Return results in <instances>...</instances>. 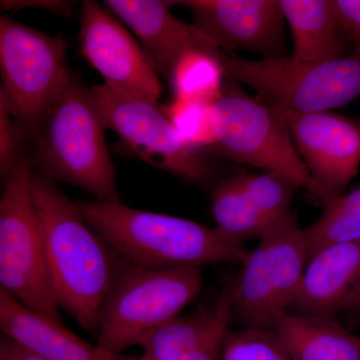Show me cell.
Listing matches in <instances>:
<instances>
[{"label":"cell","instance_id":"9c48e42d","mask_svg":"<svg viewBox=\"0 0 360 360\" xmlns=\"http://www.w3.org/2000/svg\"><path fill=\"white\" fill-rule=\"evenodd\" d=\"M91 89L106 129L132 155L194 186L212 189L217 184L210 163L184 141L158 103L106 84Z\"/></svg>","mask_w":360,"mask_h":360},{"label":"cell","instance_id":"484cf974","mask_svg":"<svg viewBox=\"0 0 360 360\" xmlns=\"http://www.w3.org/2000/svg\"><path fill=\"white\" fill-rule=\"evenodd\" d=\"M333 4L352 42L360 44V0H333Z\"/></svg>","mask_w":360,"mask_h":360},{"label":"cell","instance_id":"83f0119b","mask_svg":"<svg viewBox=\"0 0 360 360\" xmlns=\"http://www.w3.org/2000/svg\"><path fill=\"white\" fill-rule=\"evenodd\" d=\"M224 340L214 341L205 347L196 348L191 352H184L167 357H148L141 355L137 360H219L221 359L222 345Z\"/></svg>","mask_w":360,"mask_h":360},{"label":"cell","instance_id":"4fadbf2b","mask_svg":"<svg viewBox=\"0 0 360 360\" xmlns=\"http://www.w3.org/2000/svg\"><path fill=\"white\" fill-rule=\"evenodd\" d=\"M193 25L219 49L284 58L286 41L279 0H186Z\"/></svg>","mask_w":360,"mask_h":360},{"label":"cell","instance_id":"8992f818","mask_svg":"<svg viewBox=\"0 0 360 360\" xmlns=\"http://www.w3.org/2000/svg\"><path fill=\"white\" fill-rule=\"evenodd\" d=\"M307 251L295 212L288 213L260 238L232 283V319L243 328L274 330L300 290Z\"/></svg>","mask_w":360,"mask_h":360},{"label":"cell","instance_id":"1f68e13d","mask_svg":"<svg viewBox=\"0 0 360 360\" xmlns=\"http://www.w3.org/2000/svg\"><path fill=\"white\" fill-rule=\"evenodd\" d=\"M359 123H360V122H359Z\"/></svg>","mask_w":360,"mask_h":360},{"label":"cell","instance_id":"5bb4252c","mask_svg":"<svg viewBox=\"0 0 360 360\" xmlns=\"http://www.w3.org/2000/svg\"><path fill=\"white\" fill-rule=\"evenodd\" d=\"M103 6L134 33L158 75L169 80L180 59L193 51L222 54L194 25L179 20L169 2L160 0H105Z\"/></svg>","mask_w":360,"mask_h":360},{"label":"cell","instance_id":"52a82bcc","mask_svg":"<svg viewBox=\"0 0 360 360\" xmlns=\"http://www.w3.org/2000/svg\"><path fill=\"white\" fill-rule=\"evenodd\" d=\"M32 160L21 153L0 200V290L61 321L47 270L32 191Z\"/></svg>","mask_w":360,"mask_h":360},{"label":"cell","instance_id":"d4e9b609","mask_svg":"<svg viewBox=\"0 0 360 360\" xmlns=\"http://www.w3.org/2000/svg\"><path fill=\"white\" fill-rule=\"evenodd\" d=\"M27 137L20 123L9 110L4 99L0 98V175L4 184L11 174Z\"/></svg>","mask_w":360,"mask_h":360},{"label":"cell","instance_id":"cb8c5ba5","mask_svg":"<svg viewBox=\"0 0 360 360\" xmlns=\"http://www.w3.org/2000/svg\"><path fill=\"white\" fill-rule=\"evenodd\" d=\"M221 360H291L274 330L229 329Z\"/></svg>","mask_w":360,"mask_h":360},{"label":"cell","instance_id":"ffe728a7","mask_svg":"<svg viewBox=\"0 0 360 360\" xmlns=\"http://www.w3.org/2000/svg\"><path fill=\"white\" fill-rule=\"evenodd\" d=\"M309 260L328 246L360 239V186L324 205L316 221L303 229Z\"/></svg>","mask_w":360,"mask_h":360},{"label":"cell","instance_id":"5b68a950","mask_svg":"<svg viewBox=\"0 0 360 360\" xmlns=\"http://www.w3.org/2000/svg\"><path fill=\"white\" fill-rule=\"evenodd\" d=\"M224 65L227 79L255 89L260 101L281 111L323 112L360 97V44L345 58L321 63L225 54Z\"/></svg>","mask_w":360,"mask_h":360},{"label":"cell","instance_id":"6da1fadb","mask_svg":"<svg viewBox=\"0 0 360 360\" xmlns=\"http://www.w3.org/2000/svg\"><path fill=\"white\" fill-rule=\"evenodd\" d=\"M32 191L56 303L82 328L96 333L120 257L85 221L58 182L33 170Z\"/></svg>","mask_w":360,"mask_h":360},{"label":"cell","instance_id":"ba28073f","mask_svg":"<svg viewBox=\"0 0 360 360\" xmlns=\"http://www.w3.org/2000/svg\"><path fill=\"white\" fill-rule=\"evenodd\" d=\"M213 122L214 148L221 155L281 175L310 193L309 170L281 111L255 101L240 84L226 78L221 96L213 103Z\"/></svg>","mask_w":360,"mask_h":360},{"label":"cell","instance_id":"4dcf8cb0","mask_svg":"<svg viewBox=\"0 0 360 360\" xmlns=\"http://www.w3.org/2000/svg\"><path fill=\"white\" fill-rule=\"evenodd\" d=\"M134 360H137V359H134Z\"/></svg>","mask_w":360,"mask_h":360},{"label":"cell","instance_id":"f546056e","mask_svg":"<svg viewBox=\"0 0 360 360\" xmlns=\"http://www.w3.org/2000/svg\"><path fill=\"white\" fill-rule=\"evenodd\" d=\"M343 311L347 312L354 321L360 319V283L355 288L354 292L350 295L349 300H347Z\"/></svg>","mask_w":360,"mask_h":360},{"label":"cell","instance_id":"7c38bea8","mask_svg":"<svg viewBox=\"0 0 360 360\" xmlns=\"http://www.w3.org/2000/svg\"><path fill=\"white\" fill-rule=\"evenodd\" d=\"M80 53L103 77L104 84L158 103L160 75L139 42L101 4H82Z\"/></svg>","mask_w":360,"mask_h":360},{"label":"cell","instance_id":"277c9868","mask_svg":"<svg viewBox=\"0 0 360 360\" xmlns=\"http://www.w3.org/2000/svg\"><path fill=\"white\" fill-rule=\"evenodd\" d=\"M202 285L200 267L153 269L120 257L99 314L96 345L108 354L139 345L155 328L180 314Z\"/></svg>","mask_w":360,"mask_h":360},{"label":"cell","instance_id":"9a60e30c","mask_svg":"<svg viewBox=\"0 0 360 360\" xmlns=\"http://www.w3.org/2000/svg\"><path fill=\"white\" fill-rule=\"evenodd\" d=\"M360 283V239L328 246L310 258L288 312L336 319Z\"/></svg>","mask_w":360,"mask_h":360},{"label":"cell","instance_id":"30bf717a","mask_svg":"<svg viewBox=\"0 0 360 360\" xmlns=\"http://www.w3.org/2000/svg\"><path fill=\"white\" fill-rule=\"evenodd\" d=\"M66 51L63 37L0 18V98L20 123L27 142L68 73Z\"/></svg>","mask_w":360,"mask_h":360},{"label":"cell","instance_id":"7a4b0ae2","mask_svg":"<svg viewBox=\"0 0 360 360\" xmlns=\"http://www.w3.org/2000/svg\"><path fill=\"white\" fill-rule=\"evenodd\" d=\"M106 125L91 89L68 70L30 137L34 172L77 186L98 201L120 200Z\"/></svg>","mask_w":360,"mask_h":360},{"label":"cell","instance_id":"e0dca14e","mask_svg":"<svg viewBox=\"0 0 360 360\" xmlns=\"http://www.w3.org/2000/svg\"><path fill=\"white\" fill-rule=\"evenodd\" d=\"M293 39L291 58L321 63L352 54L354 44L336 13L333 0H279Z\"/></svg>","mask_w":360,"mask_h":360},{"label":"cell","instance_id":"603a6c76","mask_svg":"<svg viewBox=\"0 0 360 360\" xmlns=\"http://www.w3.org/2000/svg\"><path fill=\"white\" fill-rule=\"evenodd\" d=\"M161 110L189 146L198 149L217 144L212 103L195 99L174 98L172 103L162 106Z\"/></svg>","mask_w":360,"mask_h":360},{"label":"cell","instance_id":"3957f363","mask_svg":"<svg viewBox=\"0 0 360 360\" xmlns=\"http://www.w3.org/2000/svg\"><path fill=\"white\" fill-rule=\"evenodd\" d=\"M85 221L123 259L153 269L239 262L250 255L243 243L217 227L162 213L146 212L122 201L77 202Z\"/></svg>","mask_w":360,"mask_h":360},{"label":"cell","instance_id":"7402d4cb","mask_svg":"<svg viewBox=\"0 0 360 360\" xmlns=\"http://www.w3.org/2000/svg\"><path fill=\"white\" fill-rule=\"evenodd\" d=\"M231 176L251 205L265 219L276 222L291 212V203L300 189L291 180L274 172Z\"/></svg>","mask_w":360,"mask_h":360},{"label":"cell","instance_id":"ac0fdd59","mask_svg":"<svg viewBox=\"0 0 360 360\" xmlns=\"http://www.w3.org/2000/svg\"><path fill=\"white\" fill-rule=\"evenodd\" d=\"M274 331L291 360H360V338L336 319L288 311Z\"/></svg>","mask_w":360,"mask_h":360},{"label":"cell","instance_id":"d6986e66","mask_svg":"<svg viewBox=\"0 0 360 360\" xmlns=\"http://www.w3.org/2000/svg\"><path fill=\"white\" fill-rule=\"evenodd\" d=\"M212 212L217 229L236 243L262 238L276 222L255 210L232 176L219 180L212 189Z\"/></svg>","mask_w":360,"mask_h":360},{"label":"cell","instance_id":"8fae6325","mask_svg":"<svg viewBox=\"0 0 360 360\" xmlns=\"http://www.w3.org/2000/svg\"><path fill=\"white\" fill-rule=\"evenodd\" d=\"M281 111L309 170L310 194L323 205L343 195L360 165V123L323 111Z\"/></svg>","mask_w":360,"mask_h":360},{"label":"cell","instance_id":"f1b7e54d","mask_svg":"<svg viewBox=\"0 0 360 360\" xmlns=\"http://www.w3.org/2000/svg\"><path fill=\"white\" fill-rule=\"evenodd\" d=\"M0 360H46L26 349L15 341L2 335L0 338Z\"/></svg>","mask_w":360,"mask_h":360},{"label":"cell","instance_id":"4316f807","mask_svg":"<svg viewBox=\"0 0 360 360\" xmlns=\"http://www.w3.org/2000/svg\"><path fill=\"white\" fill-rule=\"evenodd\" d=\"M1 7L4 11H20L21 8L35 7L45 9L59 15L70 16L73 13L75 2L63 1V0H2Z\"/></svg>","mask_w":360,"mask_h":360},{"label":"cell","instance_id":"2e32d148","mask_svg":"<svg viewBox=\"0 0 360 360\" xmlns=\"http://www.w3.org/2000/svg\"><path fill=\"white\" fill-rule=\"evenodd\" d=\"M2 335L46 360H134L108 354L0 290Z\"/></svg>","mask_w":360,"mask_h":360},{"label":"cell","instance_id":"44dd1931","mask_svg":"<svg viewBox=\"0 0 360 360\" xmlns=\"http://www.w3.org/2000/svg\"><path fill=\"white\" fill-rule=\"evenodd\" d=\"M225 53L193 51L180 59L170 77L174 98L195 99L214 103L225 82Z\"/></svg>","mask_w":360,"mask_h":360}]
</instances>
